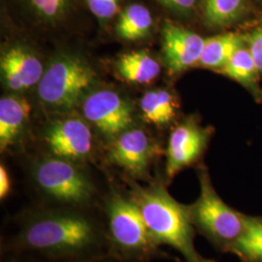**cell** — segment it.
<instances>
[{
  "instance_id": "cell-13",
  "label": "cell",
  "mask_w": 262,
  "mask_h": 262,
  "mask_svg": "<svg viewBox=\"0 0 262 262\" xmlns=\"http://www.w3.org/2000/svg\"><path fill=\"white\" fill-rule=\"evenodd\" d=\"M30 105L26 99L2 97L0 100V150L9 149L19 140V135L30 115Z\"/></svg>"
},
{
  "instance_id": "cell-28",
  "label": "cell",
  "mask_w": 262,
  "mask_h": 262,
  "mask_svg": "<svg viewBox=\"0 0 262 262\" xmlns=\"http://www.w3.org/2000/svg\"><path fill=\"white\" fill-rule=\"evenodd\" d=\"M260 23H261V24H262V18H261V19H260Z\"/></svg>"
},
{
  "instance_id": "cell-17",
  "label": "cell",
  "mask_w": 262,
  "mask_h": 262,
  "mask_svg": "<svg viewBox=\"0 0 262 262\" xmlns=\"http://www.w3.org/2000/svg\"><path fill=\"white\" fill-rule=\"evenodd\" d=\"M140 107L147 122L159 126L168 125L177 116L178 105L167 91L159 90L143 95Z\"/></svg>"
},
{
  "instance_id": "cell-2",
  "label": "cell",
  "mask_w": 262,
  "mask_h": 262,
  "mask_svg": "<svg viewBox=\"0 0 262 262\" xmlns=\"http://www.w3.org/2000/svg\"><path fill=\"white\" fill-rule=\"evenodd\" d=\"M131 200L156 242L176 250L186 262H197L200 254L194 246L196 230L192 224L190 205L180 203L161 183L148 187L131 184Z\"/></svg>"
},
{
  "instance_id": "cell-4",
  "label": "cell",
  "mask_w": 262,
  "mask_h": 262,
  "mask_svg": "<svg viewBox=\"0 0 262 262\" xmlns=\"http://www.w3.org/2000/svg\"><path fill=\"white\" fill-rule=\"evenodd\" d=\"M32 178L41 198L37 204L102 208L104 196L99 195L94 182L79 162L50 156L34 164Z\"/></svg>"
},
{
  "instance_id": "cell-8",
  "label": "cell",
  "mask_w": 262,
  "mask_h": 262,
  "mask_svg": "<svg viewBox=\"0 0 262 262\" xmlns=\"http://www.w3.org/2000/svg\"><path fill=\"white\" fill-rule=\"evenodd\" d=\"M212 132L189 120L178 125L170 134L166 150L165 173L172 180L181 171L192 166L206 150Z\"/></svg>"
},
{
  "instance_id": "cell-5",
  "label": "cell",
  "mask_w": 262,
  "mask_h": 262,
  "mask_svg": "<svg viewBox=\"0 0 262 262\" xmlns=\"http://www.w3.org/2000/svg\"><path fill=\"white\" fill-rule=\"evenodd\" d=\"M200 193L190 205L192 224L199 234L222 253H229L232 246L243 234L246 216L243 213L227 205L217 194L208 170L199 169Z\"/></svg>"
},
{
  "instance_id": "cell-14",
  "label": "cell",
  "mask_w": 262,
  "mask_h": 262,
  "mask_svg": "<svg viewBox=\"0 0 262 262\" xmlns=\"http://www.w3.org/2000/svg\"><path fill=\"white\" fill-rule=\"evenodd\" d=\"M220 73L243 85L257 102H261V73L247 44L235 53Z\"/></svg>"
},
{
  "instance_id": "cell-22",
  "label": "cell",
  "mask_w": 262,
  "mask_h": 262,
  "mask_svg": "<svg viewBox=\"0 0 262 262\" xmlns=\"http://www.w3.org/2000/svg\"><path fill=\"white\" fill-rule=\"evenodd\" d=\"M120 0H85L89 8L98 19L113 18L119 12Z\"/></svg>"
},
{
  "instance_id": "cell-26",
  "label": "cell",
  "mask_w": 262,
  "mask_h": 262,
  "mask_svg": "<svg viewBox=\"0 0 262 262\" xmlns=\"http://www.w3.org/2000/svg\"><path fill=\"white\" fill-rule=\"evenodd\" d=\"M11 191V180L7 169L3 164L0 165V199L4 200Z\"/></svg>"
},
{
  "instance_id": "cell-19",
  "label": "cell",
  "mask_w": 262,
  "mask_h": 262,
  "mask_svg": "<svg viewBox=\"0 0 262 262\" xmlns=\"http://www.w3.org/2000/svg\"><path fill=\"white\" fill-rule=\"evenodd\" d=\"M152 26L150 11L140 4H133L124 10L117 25V32L125 40L146 37Z\"/></svg>"
},
{
  "instance_id": "cell-20",
  "label": "cell",
  "mask_w": 262,
  "mask_h": 262,
  "mask_svg": "<svg viewBox=\"0 0 262 262\" xmlns=\"http://www.w3.org/2000/svg\"><path fill=\"white\" fill-rule=\"evenodd\" d=\"M246 0H205L204 15L211 28L229 27L243 16Z\"/></svg>"
},
{
  "instance_id": "cell-27",
  "label": "cell",
  "mask_w": 262,
  "mask_h": 262,
  "mask_svg": "<svg viewBox=\"0 0 262 262\" xmlns=\"http://www.w3.org/2000/svg\"><path fill=\"white\" fill-rule=\"evenodd\" d=\"M197 262H216L214 259H209V258H204L203 256H200Z\"/></svg>"
},
{
  "instance_id": "cell-16",
  "label": "cell",
  "mask_w": 262,
  "mask_h": 262,
  "mask_svg": "<svg viewBox=\"0 0 262 262\" xmlns=\"http://www.w3.org/2000/svg\"><path fill=\"white\" fill-rule=\"evenodd\" d=\"M117 67L119 73L127 81L146 84L160 74L161 66L146 52L129 53L121 56Z\"/></svg>"
},
{
  "instance_id": "cell-1",
  "label": "cell",
  "mask_w": 262,
  "mask_h": 262,
  "mask_svg": "<svg viewBox=\"0 0 262 262\" xmlns=\"http://www.w3.org/2000/svg\"><path fill=\"white\" fill-rule=\"evenodd\" d=\"M110 253L103 207L82 209L35 203L14 215L1 238L2 257L81 259Z\"/></svg>"
},
{
  "instance_id": "cell-6",
  "label": "cell",
  "mask_w": 262,
  "mask_h": 262,
  "mask_svg": "<svg viewBox=\"0 0 262 262\" xmlns=\"http://www.w3.org/2000/svg\"><path fill=\"white\" fill-rule=\"evenodd\" d=\"M95 76L93 68L83 60L60 57L48 67L38 84L39 97L50 107L70 109L94 84Z\"/></svg>"
},
{
  "instance_id": "cell-18",
  "label": "cell",
  "mask_w": 262,
  "mask_h": 262,
  "mask_svg": "<svg viewBox=\"0 0 262 262\" xmlns=\"http://www.w3.org/2000/svg\"><path fill=\"white\" fill-rule=\"evenodd\" d=\"M229 253L236 255L241 261L262 262V215H247L243 234Z\"/></svg>"
},
{
  "instance_id": "cell-7",
  "label": "cell",
  "mask_w": 262,
  "mask_h": 262,
  "mask_svg": "<svg viewBox=\"0 0 262 262\" xmlns=\"http://www.w3.org/2000/svg\"><path fill=\"white\" fill-rule=\"evenodd\" d=\"M158 154V146L145 131L130 129L115 137L108 150V159L132 178L147 179Z\"/></svg>"
},
{
  "instance_id": "cell-9",
  "label": "cell",
  "mask_w": 262,
  "mask_h": 262,
  "mask_svg": "<svg viewBox=\"0 0 262 262\" xmlns=\"http://www.w3.org/2000/svg\"><path fill=\"white\" fill-rule=\"evenodd\" d=\"M51 156L74 162H83L94 150L93 133L85 122L67 119L54 123L45 134Z\"/></svg>"
},
{
  "instance_id": "cell-11",
  "label": "cell",
  "mask_w": 262,
  "mask_h": 262,
  "mask_svg": "<svg viewBox=\"0 0 262 262\" xmlns=\"http://www.w3.org/2000/svg\"><path fill=\"white\" fill-rule=\"evenodd\" d=\"M163 60L173 74L197 66L201 57L205 39L193 31L165 21L162 29Z\"/></svg>"
},
{
  "instance_id": "cell-25",
  "label": "cell",
  "mask_w": 262,
  "mask_h": 262,
  "mask_svg": "<svg viewBox=\"0 0 262 262\" xmlns=\"http://www.w3.org/2000/svg\"><path fill=\"white\" fill-rule=\"evenodd\" d=\"M160 4L166 8L186 15L189 14L196 4V0H158Z\"/></svg>"
},
{
  "instance_id": "cell-10",
  "label": "cell",
  "mask_w": 262,
  "mask_h": 262,
  "mask_svg": "<svg viewBox=\"0 0 262 262\" xmlns=\"http://www.w3.org/2000/svg\"><path fill=\"white\" fill-rule=\"evenodd\" d=\"M84 114L99 130L111 137L126 130L132 122L130 105L112 91H100L88 96Z\"/></svg>"
},
{
  "instance_id": "cell-15",
  "label": "cell",
  "mask_w": 262,
  "mask_h": 262,
  "mask_svg": "<svg viewBox=\"0 0 262 262\" xmlns=\"http://www.w3.org/2000/svg\"><path fill=\"white\" fill-rule=\"evenodd\" d=\"M245 45V35L237 32H227L207 38L197 66L220 72L235 53Z\"/></svg>"
},
{
  "instance_id": "cell-21",
  "label": "cell",
  "mask_w": 262,
  "mask_h": 262,
  "mask_svg": "<svg viewBox=\"0 0 262 262\" xmlns=\"http://www.w3.org/2000/svg\"><path fill=\"white\" fill-rule=\"evenodd\" d=\"M38 15L53 21L59 19L66 12L68 0H28Z\"/></svg>"
},
{
  "instance_id": "cell-3",
  "label": "cell",
  "mask_w": 262,
  "mask_h": 262,
  "mask_svg": "<svg viewBox=\"0 0 262 262\" xmlns=\"http://www.w3.org/2000/svg\"><path fill=\"white\" fill-rule=\"evenodd\" d=\"M104 215L110 253L126 262H151L169 258L168 253L150 235L130 197L111 187L104 195Z\"/></svg>"
},
{
  "instance_id": "cell-12",
  "label": "cell",
  "mask_w": 262,
  "mask_h": 262,
  "mask_svg": "<svg viewBox=\"0 0 262 262\" xmlns=\"http://www.w3.org/2000/svg\"><path fill=\"white\" fill-rule=\"evenodd\" d=\"M0 68L4 84L15 92L26 91L39 84L45 73L37 56L21 46L11 47L3 53Z\"/></svg>"
},
{
  "instance_id": "cell-23",
  "label": "cell",
  "mask_w": 262,
  "mask_h": 262,
  "mask_svg": "<svg viewBox=\"0 0 262 262\" xmlns=\"http://www.w3.org/2000/svg\"><path fill=\"white\" fill-rule=\"evenodd\" d=\"M4 262H126L117 258L112 254H104L99 256H94L90 258H81V259H66V260H51V259H41L35 257H26V256H17V257H4Z\"/></svg>"
},
{
  "instance_id": "cell-24",
  "label": "cell",
  "mask_w": 262,
  "mask_h": 262,
  "mask_svg": "<svg viewBox=\"0 0 262 262\" xmlns=\"http://www.w3.org/2000/svg\"><path fill=\"white\" fill-rule=\"evenodd\" d=\"M246 44L250 49L260 73H262V29L253 31L251 34H245Z\"/></svg>"
}]
</instances>
